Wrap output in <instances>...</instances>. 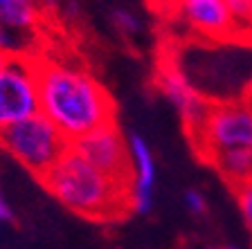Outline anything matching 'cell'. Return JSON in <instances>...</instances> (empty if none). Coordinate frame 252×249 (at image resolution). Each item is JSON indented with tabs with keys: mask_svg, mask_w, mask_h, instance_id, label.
<instances>
[{
	"mask_svg": "<svg viewBox=\"0 0 252 249\" xmlns=\"http://www.w3.org/2000/svg\"><path fill=\"white\" fill-rule=\"evenodd\" d=\"M38 112L45 114L65 139L86 137L115 124V101L93 72L63 61H38Z\"/></svg>",
	"mask_w": 252,
	"mask_h": 249,
	"instance_id": "6da1fadb",
	"label": "cell"
},
{
	"mask_svg": "<svg viewBox=\"0 0 252 249\" xmlns=\"http://www.w3.org/2000/svg\"><path fill=\"white\" fill-rule=\"evenodd\" d=\"M41 182L63 207L81 218L115 220L131 209V187L99 171L72 146Z\"/></svg>",
	"mask_w": 252,
	"mask_h": 249,
	"instance_id": "7a4b0ae2",
	"label": "cell"
},
{
	"mask_svg": "<svg viewBox=\"0 0 252 249\" xmlns=\"http://www.w3.org/2000/svg\"><path fill=\"white\" fill-rule=\"evenodd\" d=\"M70 146L72 144L65 135L41 112L11 124L0 133V148L41 180L70 151Z\"/></svg>",
	"mask_w": 252,
	"mask_h": 249,
	"instance_id": "3957f363",
	"label": "cell"
},
{
	"mask_svg": "<svg viewBox=\"0 0 252 249\" xmlns=\"http://www.w3.org/2000/svg\"><path fill=\"white\" fill-rule=\"evenodd\" d=\"M191 139L203 160L234 148H252V97L212 104Z\"/></svg>",
	"mask_w": 252,
	"mask_h": 249,
	"instance_id": "277c9868",
	"label": "cell"
},
{
	"mask_svg": "<svg viewBox=\"0 0 252 249\" xmlns=\"http://www.w3.org/2000/svg\"><path fill=\"white\" fill-rule=\"evenodd\" d=\"M38 112L36 61L11 54L0 68V133Z\"/></svg>",
	"mask_w": 252,
	"mask_h": 249,
	"instance_id": "5b68a950",
	"label": "cell"
},
{
	"mask_svg": "<svg viewBox=\"0 0 252 249\" xmlns=\"http://www.w3.org/2000/svg\"><path fill=\"white\" fill-rule=\"evenodd\" d=\"M72 148L81 157L97 166L106 175L115 177L131 187V155H128V141L122 135L115 124L101 126V128L88 133L86 137L72 141Z\"/></svg>",
	"mask_w": 252,
	"mask_h": 249,
	"instance_id": "8992f818",
	"label": "cell"
},
{
	"mask_svg": "<svg viewBox=\"0 0 252 249\" xmlns=\"http://www.w3.org/2000/svg\"><path fill=\"white\" fill-rule=\"evenodd\" d=\"M156 85L162 92V97L176 108V112L180 114V119L185 121L189 135H191L203 124L212 101L203 97V92L191 83V79L187 77V72L180 68L176 58H164L158 65Z\"/></svg>",
	"mask_w": 252,
	"mask_h": 249,
	"instance_id": "52a82bcc",
	"label": "cell"
},
{
	"mask_svg": "<svg viewBox=\"0 0 252 249\" xmlns=\"http://www.w3.org/2000/svg\"><path fill=\"white\" fill-rule=\"evenodd\" d=\"M173 16L187 29L210 41L236 36V27L225 0H167Z\"/></svg>",
	"mask_w": 252,
	"mask_h": 249,
	"instance_id": "ba28073f",
	"label": "cell"
},
{
	"mask_svg": "<svg viewBox=\"0 0 252 249\" xmlns=\"http://www.w3.org/2000/svg\"><path fill=\"white\" fill-rule=\"evenodd\" d=\"M126 141H128V155H131V193H128L131 209L140 216H147L156 204V155L140 133H131Z\"/></svg>",
	"mask_w": 252,
	"mask_h": 249,
	"instance_id": "9c48e42d",
	"label": "cell"
},
{
	"mask_svg": "<svg viewBox=\"0 0 252 249\" xmlns=\"http://www.w3.org/2000/svg\"><path fill=\"white\" fill-rule=\"evenodd\" d=\"M207 162L234 189L252 180V148H234V151L216 153V155L207 157Z\"/></svg>",
	"mask_w": 252,
	"mask_h": 249,
	"instance_id": "30bf717a",
	"label": "cell"
},
{
	"mask_svg": "<svg viewBox=\"0 0 252 249\" xmlns=\"http://www.w3.org/2000/svg\"><path fill=\"white\" fill-rule=\"evenodd\" d=\"M38 21V0H0V25L30 29Z\"/></svg>",
	"mask_w": 252,
	"mask_h": 249,
	"instance_id": "8fae6325",
	"label": "cell"
},
{
	"mask_svg": "<svg viewBox=\"0 0 252 249\" xmlns=\"http://www.w3.org/2000/svg\"><path fill=\"white\" fill-rule=\"evenodd\" d=\"M236 34H252V0H225Z\"/></svg>",
	"mask_w": 252,
	"mask_h": 249,
	"instance_id": "7c38bea8",
	"label": "cell"
},
{
	"mask_svg": "<svg viewBox=\"0 0 252 249\" xmlns=\"http://www.w3.org/2000/svg\"><path fill=\"white\" fill-rule=\"evenodd\" d=\"M234 195H236V207H239V213H241V220L252 238V180L241 184V187H236Z\"/></svg>",
	"mask_w": 252,
	"mask_h": 249,
	"instance_id": "4fadbf2b",
	"label": "cell"
},
{
	"mask_svg": "<svg viewBox=\"0 0 252 249\" xmlns=\"http://www.w3.org/2000/svg\"><path fill=\"white\" fill-rule=\"evenodd\" d=\"M113 25L117 27L122 36H135L140 34L142 23L131 9H115L113 11Z\"/></svg>",
	"mask_w": 252,
	"mask_h": 249,
	"instance_id": "5bb4252c",
	"label": "cell"
},
{
	"mask_svg": "<svg viewBox=\"0 0 252 249\" xmlns=\"http://www.w3.org/2000/svg\"><path fill=\"white\" fill-rule=\"evenodd\" d=\"M183 202H185V209H187L191 216H205V213H207V200H205V195L198 189L185 191Z\"/></svg>",
	"mask_w": 252,
	"mask_h": 249,
	"instance_id": "9a60e30c",
	"label": "cell"
},
{
	"mask_svg": "<svg viewBox=\"0 0 252 249\" xmlns=\"http://www.w3.org/2000/svg\"><path fill=\"white\" fill-rule=\"evenodd\" d=\"M47 5L57 9L59 14H65L68 18H72L77 14V0H45Z\"/></svg>",
	"mask_w": 252,
	"mask_h": 249,
	"instance_id": "2e32d148",
	"label": "cell"
},
{
	"mask_svg": "<svg viewBox=\"0 0 252 249\" xmlns=\"http://www.w3.org/2000/svg\"><path fill=\"white\" fill-rule=\"evenodd\" d=\"M11 31L14 29L0 25V52L2 54H16L14 52V34H11Z\"/></svg>",
	"mask_w": 252,
	"mask_h": 249,
	"instance_id": "e0dca14e",
	"label": "cell"
},
{
	"mask_svg": "<svg viewBox=\"0 0 252 249\" xmlns=\"http://www.w3.org/2000/svg\"><path fill=\"white\" fill-rule=\"evenodd\" d=\"M11 218H14V211H11L7 197L0 193V222H7V220H11Z\"/></svg>",
	"mask_w": 252,
	"mask_h": 249,
	"instance_id": "ac0fdd59",
	"label": "cell"
},
{
	"mask_svg": "<svg viewBox=\"0 0 252 249\" xmlns=\"http://www.w3.org/2000/svg\"><path fill=\"white\" fill-rule=\"evenodd\" d=\"M9 56H11V54H2V52H0V68H2V65L9 61Z\"/></svg>",
	"mask_w": 252,
	"mask_h": 249,
	"instance_id": "d6986e66",
	"label": "cell"
},
{
	"mask_svg": "<svg viewBox=\"0 0 252 249\" xmlns=\"http://www.w3.org/2000/svg\"><path fill=\"white\" fill-rule=\"evenodd\" d=\"M223 249H241V247H236V245H227V247H223Z\"/></svg>",
	"mask_w": 252,
	"mask_h": 249,
	"instance_id": "ffe728a7",
	"label": "cell"
},
{
	"mask_svg": "<svg viewBox=\"0 0 252 249\" xmlns=\"http://www.w3.org/2000/svg\"><path fill=\"white\" fill-rule=\"evenodd\" d=\"M205 249H214V247H205Z\"/></svg>",
	"mask_w": 252,
	"mask_h": 249,
	"instance_id": "44dd1931",
	"label": "cell"
},
{
	"mask_svg": "<svg viewBox=\"0 0 252 249\" xmlns=\"http://www.w3.org/2000/svg\"><path fill=\"white\" fill-rule=\"evenodd\" d=\"M250 97H252V94H250Z\"/></svg>",
	"mask_w": 252,
	"mask_h": 249,
	"instance_id": "7402d4cb",
	"label": "cell"
}]
</instances>
